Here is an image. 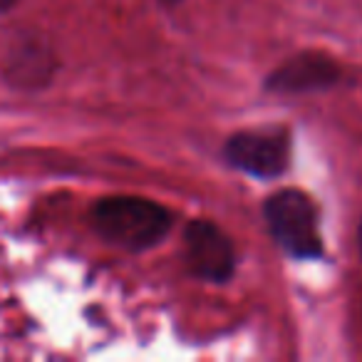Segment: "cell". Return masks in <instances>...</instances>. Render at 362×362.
<instances>
[{"instance_id": "6da1fadb", "label": "cell", "mask_w": 362, "mask_h": 362, "mask_svg": "<svg viewBox=\"0 0 362 362\" xmlns=\"http://www.w3.org/2000/svg\"><path fill=\"white\" fill-rule=\"evenodd\" d=\"M97 233L129 251H144L161 241L171 228V214L161 204L139 197L102 199L92 211Z\"/></svg>"}, {"instance_id": "7a4b0ae2", "label": "cell", "mask_w": 362, "mask_h": 362, "mask_svg": "<svg viewBox=\"0 0 362 362\" xmlns=\"http://www.w3.org/2000/svg\"><path fill=\"white\" fill-rule=\"evenodd\" d=\"M266 221L273 238L296 258H320L322 238L317 209L303 192L283 189L266 202Z\"/></svg>"}, {"instance_id": "3957f363", "label": "cell", "mask_w": 362, "mask_h": 362, "mask_svg": "<svg viewBox=\"0 0 362 362\" xmlns=\"http://www.w3.org/2000/svg\"><path fill=\"white\" fill-rule=\"evenodd\" d=\"M226 156L236 169L258 179H276L288 169L291 146L278 132H241L226 144Z\"/></svg>"}, {"instance_id": "277c9868", "label": "cell", "mask_w": 362, "mask_h": 362, "mask_svg": "<svg viewBox=\"0 0 362 362\" xmlns=\"http://www.w3.org/2000/svg\"><path fill=\"white\" fill-rule=\"evenodd\" d=\"M187 258L194 273L209 281H226L233 273V246L211 221H194L187 228Z\"/></svg>"}, {"instance_id": "5b68a950", "label": "cell", "mask_w": 362, "mask_h": 362, "mask_svg": "<svg viewBox=\"0 0 362 362\" xmlns=\"http://www.w3.org/2000/svg\"><path fill=\"white\" fill-rule=\"evenodd\" d=\"M337 77V70L332 62L322 57H298V60L283 65L276 75L271 77V87L286 92H303L313 87H327Z\"/></svg>"}, {"instance_id": "8992f818", "label": "cell", "mask_w": 362, "mask_h": 362, "mask_svg": "<svg viewBox=\"0 0 362 362\" xmlns=\"http://www.w3.org/2000/svg\"><path fill=\"white\" fill-rule=\"evenodd\" d=\"M360 251H362V223H360Z\"/></svg>"}]
</instances>
